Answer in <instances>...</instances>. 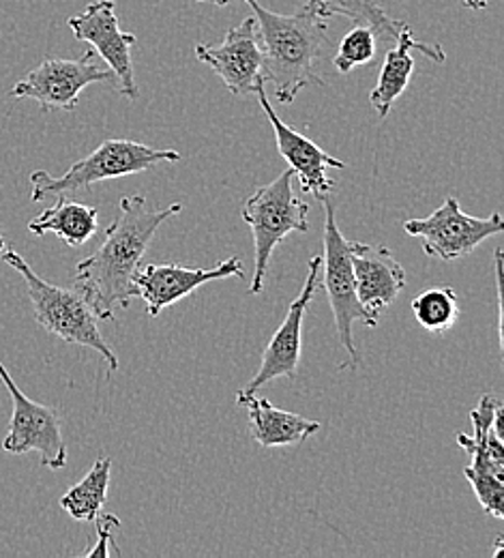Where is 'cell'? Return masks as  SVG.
<instances>
[{"label":"cell","mask_w":504,"mask_h":558,"mask_svg":"<svg viewBox=\"0 0 504 558\" xmlns=\"http://www.w3.org/2000/svg\"><path fill=\"white\" fill-rule=\"evenodd\" d=\"M183 210L181 203L146 209L145 196L121 198L119 215L106 230L103 243L75 269L77 290L97 320H114V310H127L136 299L134 274L157 228Z\"/></svg>","instance_id":"cell-1"},{"label":"cell","mask_w":504,"mask_h":558,"mask_svg":"<svg viewBox=\"0 0 504 558\" xmlns=\"http://www.w3.org/2000/svg\"><path fill=\"white\" fill-rule=\"evenodd\" d=\"M254 9L262 46V77L275 86L280 104H292L294 97L311 86H324L316 73L322 48L327 44L329 24L309 4L292 15L265 9L258 0H245Z\"/></svg>","instance_id":"cell-2"},{"label":"cell","mask_w":504,"mask_h":558,"mask_svg":"<svg viewBox=\"0 0 504 558\" xmlns=\"http://www.w3.org/2000/svg\"><path fill=\"white\" fill-rule=\"evenodd\" d=\"M0 256L26 281L28 299L35 310V320L48 333L61 338L67 344L99 352L112 372L121 367L116 354L106 344V340L99 331L97 316H95L93 307L86 303V299L82 296L79 290L61 288V286H54V283L39 278L33 271V267L11 247H4V252Z\"/></svg>","instance_id":"cell-3"},{"label":"cell","mask_w":504,"mask_h":558,"mask_svg":"<svg viewBox=\"0 0 504 558\" xmlns=\"http://www.w3.org/2000/svg\"><path fill=\"white\" fill-rule=\"evenodd\" d=\"M179 159V150H159L134 140H106L88 157L75 161L63 177H52L46 170L33 172L30 198L41 203L50 196H67L77 190H88L99 181L132 177L159 163H176Z\"/></svg>","instance_id":"cell-4"},{"label":"cell","mask_w":504,"mask_h":558,"mask_svg":"<svg viewBox=\"0 0 504 558\" xmlns=\"http://www.w3.org/2000/svg\"><path fill=\"white\" fill-rule=\"evenodd\" d=\"M294 170L282 172L275 181L258 187L243 203V221L254 234V278L251 294H260L275 247L292 234L309 230V207L294 194Z\"/></svg>","instance_id":"cell-5"},{"label":"cell","mask_w":504,"mask_h":558,"mask_svg":"<svg viewBox=\"0 0 504 558\" xmlns=\"http://www.w3.org/2000/svg\"><path fill=\"white\" fill-rule=\"evenodd\" d=\"M322 205H324V236H322L324 256H322L320 286L329 294L337 338L348 352V363H344L342 369H357L362 363V356L353 338V325L360 323L369 329H376L380 316L369 312L359 301L357 279H355V269H353L351 250H348L351 241L344 239L337 226L333 201L327 196L322 198Z\"/></svg>","instance_id":"cell-6"},{"label":"cell","mask_w":504,"mask_h":558,"mask_svg":"<svg viewBox=\"0 0 504 558\" xmlns=\"http://www.w3.org/2000/svg\"><path fill=\"white\" fill-rule=\"evenodd\" d=\"M404 230L423 241L428 256L451 263L472 254L483 241L503 234L504 221L499 210L488 217L468 215L462 210L457 198L448 196L430 217L408 219Z\"/></svg>","instance_id":"cell-7"},{"label":"cell","mask_w":504,"mask_h":558,"mask_svg":"<svg viewBox=\"0 0 504 558\" xmlns=\"http://www.w3.org/2000/svg\"><path fill=\"white\" fill-rule=\"evenodd\" d=\"M0 380L4 383L11 402L13 415L9 421L2 449L11 456H24L37 451L41 466L50 471H61L67 466V445L61 429V418L54 409L39 404L24 396V391L13 383L4 363L0 361Z\"/></svg>","instance_id":"cell-8"},{"label":"cell","mask_w":504,"mask_h":558,"mask_svg":"<svg viewBox=\"0 0 504 558\" xmlns=\"http://www.w3.org/2000/svg\"><path fill=\"white\" fill-rule=\"evenodd\" d=\"M114 73L101 70L95 63V52H84L77 61L67 59H48L39 68L30 71L24 80H20L11 88V97L15 99H33L39 104L44 112L63 110L72 112L79 101V93L95 84L108 82Z\"/></svg>","instance_id":"cell-9"},{"label":"cell","mask_w":504,"mask_h":558,"mask_svg":"<svg viewBox=\"0 0 504 558\" xmlns=\"http://www.w3.org/2000/svg\"><path fill=\"white\" fill-rule=\"evenodd\" d=\"M73 37L77 41L90 44L93 52H97L114 77L119 80L121 95L130 99H138V84L134 75V61L132 48L136 46V35L125 33L116 17V2L114 0H95L86 4L79 15L67 20Z\"/></svg>","instance_id":"cell-10"},{"label":"cell","mask_w":504,"mask_h":558,"mask_svg":"<svg viewBox=\"0 0 504 558\" xmlns=\"http://www.w3.org/2000/svg\"><path fill=\"white\" fill-rule=\"evenodd\" d=\"M196 59L216 71L230 93L238 97L254 95L258 84L265 82L256 17H245L238 26H232L217 48L198 44Z\"/></svg>","instance_id":"cell-11"},{"label":"cell","mask_w":504,"mask_h":558,"mask_svg":"<svg viewBox=\"0 0 504 558\" xmlns=\"http://www.w3.org/2000/svg\"><path fill=\"white\" fill-rule=\"evenodd\" d=\"M320 276H322V256H314V258H309L307 279H305L298 296L292 301L282 327L275 331L269 347L265 349L258 374L245 385L243 393H256L258 389L267 387L275 378H294L296 376L298 361H300L303 320H305L311 299L320 290Z\"/></svg>","instance_id":"cell-12"},{"label":"cell","mask_w":504,"mask_h":558,"mask_svg":"<svg viewBox=\"0 0 504 558\" xmlns=\"http://www.w3.org/2000/svg\"><path fill=\"white\" fill-rule=\"evenodd\" d=\"M238 278L245 279L243 260L228 258L217 263L211 269L198 267H183V265H140L134 274V288L136 296L145 301L146 314L150 318L159 316L165 307L183 301L200 286L213 279Z\"/></svg>","instance_id":"cell-13"},{"label":"cell","mask_w":504,"mask_h":558,"mask_svg":"<svg viewBox=\"0 0 504 558\" xmlns=\"http://www.w3.org/2000/svg\"><path fill=\"white\" fill-rule=\"evenodd\" d=\"M254 95L258 97L262 110L267 112V117L273 125V134L278 140V150L288 161L294 174L298 177L303 192L314 194L320 201L327 198L335 190V183L329 181L327 170L329 168L344 170L346 163L342 159H335L333 155L324 153L316 142L305 138L300 132H296L294 128H290L288 123H284L280 119V114L273 110V106L265 93V82L258 84Z\"/></svg>","instance_id":"cell-14"},{"label":"cell","mask_w":504,"mask_h":558,"mask_svg":"<svg viewBox=\"0 0 504 558\" xmlns=\"http://www.w3.org/2000/svg\"><path fill=\"white\" fill-rule=\"evenodd\" d=\"M351 260L357 279L359 301L373 314L391 307L406 286V271L384 245L351 241Z\"/></svg>","instance_id":"cell-15"},{"label":"cell","mask_w":504,"mask_h":558,"mask_svg":"<svg viewBox=\"0 0 504 558\" xmlns=\"http://www.w3.org/2000/svg\"><path fill=\"white\" fill-rule=\"evenodd\" d=\"M413 50L423 52L430 61L435 63H444L446 61V52L442 46H428L421 44L413 37V31L408 24L402 26L397 39H395V48L386 52L382 70L378 75V84L369 95V104L373 106V110L378 112L380 119H386V114L391 112L393 104L404 95V90L408 88L413 73H415V59H413Z\"/></svg>","instance_id":"cell-16"},{"label":"cell","mask_w":504,"mask_h":558,"mask_svg":"<svg viewBox=\"0 0 504 558\" xmlns=\"http://www.w3.org/2000/svg\"><path fill=\"white\" fill-rule=\"evenodd\" d=\"M472 434H457V442L470 456L468 469L490 473L504 480L503 402L494 396H483L470 411Z\"/></svg>","instance_id":"cell-17"},{"label":"cell","mask_w":504,"mask_h":558,"mask_svg":"<svg viewBox=\"0 0 504 558\" xmlns=\"http://www.w3.org/2000/svg\"><path fill=\"white\" fill-rule=\"evenodd\" d=\"M236 404L247 409L249 429L260 447H292L305 442L309 436L320 432V423L275 409L267 398L256 393H236Z\"/></svg>","instance_id":"cell-18"},{"label":"cell","mask_w":504,"mask_h":558,"mask_svg":"<svg viewBox=\"0 0 504 558\" xmlns=\"http://www.w3.org/2000/svg\"><path fill=\"white\" fill-rule=\"evenodd\" d=\"M57 205L44 210L35 219L28 221V230L35 236H44L48 232L57 234L70 247H79L88 243L99 232V210L88 205H79L67 201V196H57Z\"/></svg>","instance_id":"cell-19"},{"label":"cell","mask_w":504,"mask_h":558,"mask_svg":"<svg viewBox=\"0 0 504 558\" xmlns=\"http://www.w3.org/2000/svg\"><path fill=\"white\" fill-rule=\"evenodd\" d=\"M320 17L329 20L331 15H344L355 24L369 26L376 37L395 44L402 26L406 22L393 20L386 11L382 0H305Z\"/></svg>","instance_id":"cell-20"},{"label":"cell","mask_w":504,"mask_h":558,"mask_svg":"<svg viewBox=\"0 0 504 558\" xmlns=\"http://www.w3.org/2000/svg\"><path fill=\"white\" fill-rule=\"evenodd\" d=\"M110 471L112 460L108 456H99L88 475L72 489H67L61 498V507L77 522L93 524L108 502L110 488Z\"/></svg>","instance_id":"cell-21"},{"label":"cell","mask_w":504,"mask_h":558,"mask_svg":"<svg viewBox=\"0 0 504 558\" xmlns=\"http://www.w3.org/2000/svg\"><path fill=\"white\" fill-rule=\"evenodd\" d=\"M417 323L433 336L451 331L459 318V296L448 286H438L421 292L413 301Z\"/></svg>","instance_id":"cell-22"},{"label":"cell","mask_w":504,"mask_h":558,"mask_svg":"<svg viewBox=\"0 0 504 558\" xmlns=\"http://www.w3.org/2000/svg\"><path fill=\"white\" fill-rule=\"evenodd\" d=\"M378 52V37L369 26L357 24L351 33L340 41L337 54L333 57V65L340 73H351L357 68L373 65Z\"/></svg>","instance_id":"cell-23"},{"label":"cell","mask_w":504,"mask_h":558,"mask_svg":"<svg viewBox=\"0 0 504 558\" xmlns=\"http://www.w3.org/2000/svg\"><path fill=\"white\" fill-rule=\"evenodd\" d=\"M466 480L470 482V486L475 489L483 511L496 520L504 518V480L490 475V473H477L472 469H464Z\"/></svg>","instance_id":"cell-24"},{"label":"cell","mask_w":504,"mask_h":558,"mask_svg":"<svg viewBox=\"0 0 504 558\" xmlns=\"http://www.w3.org/2000/svg\"><path fill=\"white\" fill-rule=\"evenodd\" d=\"M93 524L97 526V537H99V542H97V546H93L90 550H86L84 557L108 558L110 557V546H112L114 555L121 557V550H119L116 544H114V531L121 526V520H119L116 515H112V513H103V511H101L99 518H97Z\"/></svg>","instance_id":"cell-25"},{"label":"cell","mask_w":504,"mask_h":558,"mask_svg":"<svg viewBox=\"0 0 504 558\" xmlns=\"http://www.w3.org/2000/svg\"><path fill=\"white\" fill-rule=\"evenodd\" d=\"M488 2H490V0H464V4H466L468 9H475V11L485 9V7H488Z\"/></svg>","instance_id":"cell-26"},{"label":"cell","mask_w":504,"mask_h":558,"mask_svg":"<svg viewBox=\"0 0 504 558\" xmlns=\"http://www.w3.org/2000/svg\"><path fill=\"white\" fill-rule=\"evenodd\" d=\"M503 537H499V539H496V550H494V558L503 557Z\"/></svg>","instance_id":"cell-27"},{"label":"cell","mask_w":504,"mask_h":558,"mask_svg":"<svg viewBox=\"0 0 504 558\" xmlns=\"http://www.w3.org/2000/svg\"><path fill=\"white\" fill-rule=\"evenodd\" d=\"M196 2H205V0H196ZM217 7H225V4H230V2H236V0H213Z\"/></svg>","instance_id":"cell-28"},{"label":"cell","mask_w":504,"mask_h":558,"mask_svg":"<svg viewBox=\"0 0 504 558\" xmlns=\"http://www.w3.org/2000/svg\"><path fill=\"white\" fill-rule=\"evenodd\" d=\"M4 247H7V243H4V236H2V232H0V254L4 252Z\"/></svg>","instance_id":"cell-29"}]
</instances>
